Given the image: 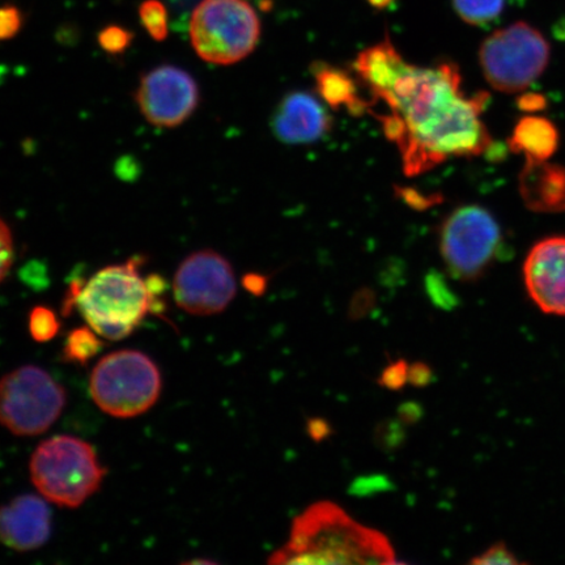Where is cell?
I'll list each match as a JSON object with an SVG mask.
<instances>
[{
	"label": "cell",
	"instance_id": "6da1fadb",
	"mask_svg": "<svg viewBox=\"0 0 565 565\" xmlns=\"http://www.w3.org/2000/svg\"><path fill=\"white\" fill-rule=\"evenodd\" d=\"M355 70L391 115L380 117L398 146L408 175L450 158H476L491 145L482 121L489 95L466 96L451 63L418 67L402 58L387 39L358 56Z\"/></svg>",
	"mask_w": 565,
	"mask_h": 565
},
{
	"label": "cell",
	"instance_id": "7a4b0ae2",
	"mask_svg": "<svg viewBox=\"0 0 565 565\" xmlns=\"http://www.w3.org/2000/svg\"><path fill=\"white\" fill-rule=\"evenodd\" d=\"M271 564H392L395 553L383 533L359 524L330 501L310 505L295 519L286 546Z\"/></svg>",
	"mask_w": 565,
	"mask_h": 565
},
{
	"label": "cell",
	"instance_id": "3957f363",
	"mask_svg": "<svg viewBox=\"0 0 565 565\" xmlns=\"http://www.w3.org/2000/svg\"><path fill=\"white\" fill-rule=\"evenodd\" d=\"M143 259L136 257L96 273L86 285H74V300L97 335L109 341L129 337L148 313H160L166 281L157 275L141 278Z\"/></svg>",
	"mask_w": 565,
	"mask_h": 565
},
{
	"label": "cell",
	"instance_id": "277c9868",
	"mask_svg": "<svg viewBox=\"0 0 565 565\" xmlns=\"http://www.w3.org/2000/svg\"><path fill=\"white\" fill-rule=\"evenodd\" d=\"M31 478L51 503L81 507L96 493L105 469L90 444L73 436H55L39 445L31 459Z\"/></svg>",
	"mask_w": 565,
	"mask_h": 565
},
{
	"label": "cell",
	"instance_id": "5b68a950",
	"mask_svg": "<svg viewBox=\"0 0 565 565\" xmlns=\"http://www.w3.org/2000/svg\"><path fill=\"white\" fill-rule=\"evenodd\" d=\"M162 387L158 365L143 352H111L92 371L89 391L98 408L119 419L136 418L157 404Z\"/></svg>",
	"mask_w": 565,
	"mask_h": 565
},
{
	"label": "cell",
	"instance_id": "8992f818",
	"mask_svg": "<svg viewBox=\"0 0 565 565\" xmlns=\"http://www.w3.org/2000/svg\"><path fill=\"white\" fill-rule=\"evenodd\" d=\"M260 23L245 0H202L190 19L194 51L212 65L237 63L258 45Z\"/></svg>",
	"mask_w": 565,
	"mask_h": 565
},
{
	"label": "cell",
	"instance_id": "52a82bcc",
	"mask_svg": "<svg viewBox=\"0 0 565 565\" xmlns=\"http://www.w3.org/2000/svg\"><path fill=\"white\" fill-rule=\"evenodd\" d=\"M66 392L39 366H21L0 380V424L18 436L46 433L66 407Z\"/></svg>",
	"mask_w": 565,
	"mask_h": 565
},
{
	"label": "cell",
	"instance_id": "ba28073f",
	"mask_svg": "<svg viewBox=\"0 0 565 565\" xmlns=\"http://www.w3.org/2000/svg\"><path fill=\"white\" fill-rule=\"evenodd\" d=\"M479 56L484 77L494 89L518 94L546 70L550 45L532 25L515 23L491 34Z\"/></svg>",
	"mask_w": 565,
	"mask_h": 565
},
{
	"label": "cell",
	"instance_id": "9c48e42d",
	"mask_svg": "<svg viewBox=\"0 0 565 565\" xmlns=\"http://www.w3.org/2000/svg\"><path fill=\"white\" fill-rule=\"evenodd\" d=\"M501 231L489 211L479 206L457 209L440 230V253L451 277L476 280L497 258Z\"/></svg>",
	"mask_w": 565,
	"mask_h": 565
},
{
	"label": "cell",
	"instance_id": "30bf717a",
	"mask_svg": "<svg viewBox=\"0 0 565 565\" xmlns=\"http://www.w3.org/2000/svg\"><path fill=\"white\" fill-rule=\"evenodd\" d=\"M235 295V273L228 260L214 250L193 253L174 275V300L190 315L221 313Z\"/></svg>",
	"mask_w": 565,
	"mask_h": 565
},
{
	"label": "cell",
	"instance_id": "8fae6325",
	"mask_svg": "<svg viewBox=\"0 0 565 565\" xmlns=\"http://www.w3.org/2000/svg\"><path fill=\"white\" fill-rule=\"evenodd\" d=\"M137 103L148 122L172 129L193 115L200 104V89L185 70L160 66L141 77Z\"/></svg>",
	"mask_w": 565,
	"mask_h": 565
},
{
	"label": "cell",
	"instance_id": "7c38bea8",
	"mask_svg": "<svg viewBox=\"0 0 565 565\" xmlns=\"http://www.w3.org/2000/svg\"><path fill=\"white\" fill-rule=\"evenodd\" d=\"M522 273L535 307L542 313L565 317V237H550L535 244Z\"/></svg>",
	"mask_w": 565,
	"mask_h": 565
},
{
	"label": "cell",
	"instance_id": "4fadbf2b",
	"mask_svg": "<svg viewBox=\"0 0 565 565\" xmlns=\"http://www.w3.org/2000/svg\"><path fill=\"white\" fill-rule=\"evenodd\" d=\"M52 534V512L45 500L23 494L0 507V542L17 551L44 546Z\"/></svg>",
	"mask_w": 565,
	"mask_h": 565
},
{
	"label": "cell",
	"instance_id": "5bb4252c",
	"mask_svg": "<svg viewBox=\"0 0 565 565\" xmlns=\"http://www.w3.org/2000/svg\"><path fill=\"white\" fill-rule=\"evenodd\" d=\"M330 127L327 109L306 92L288 95L273 119L275 136L288 145L312 143L322 138Z\"/></svg>",
	"mask_w": 565,
	"mask_h": 565
},
{
	"label": "cell",
	"instance_id": "9a60e30c",
	"mask_svg": "<svg viewBox=\"0 0 565 565\" xmlns=\"http://www.w3.org/2000/svg\"><path fill=\"white\" fill-rule=\"evenodd\" d=\"M522 200L536 212L565 211V167L526 160L520 177Z\"/></svg>",
	"mask_w": 565,
	"mask_h": 565
},
{
	"label": "cell",
	"instance_id": "2e32d148",
	"mask_svg": "<svg viewBox=\"0 0 565 565\" xmlns=\"http://www.w3.org/2000/svg\"><path fill=\"white\" fill-rule=\"evenodd\" d=\"M315 81L318 94L334 109L348 108L352 115H363L369 104L358 94L356 83L343 70L316 65Z\"/></svg>",
	"mask_w": 565,
	"mask_h": 565
},
{
	"label": "cell",
	"instance_id": "e0dca14e",
	"mask_svg": "<svg viewBox=\"0 0 565 565\" xmlns=\"http://www.w3.org/2000/svg\"><path fill=\"white\" fill-rule=\"evenodd\" d=\"M556 127L546 118L529 116L515 126L511 139L512 150L524 153L526 160L545 161L556 151Z\"/></svg>",
	"mask_w": 565,
	"mask_h": 565
},
{
	"label": "cell",
	"instance_id": "ac0fdd59",
	"mask_svg": "<svg viewBox=\"0 0 565 565\" xmlns=\"http://www.w3.org/2000/svg\"><path fill=\"white\" fill-rule=\"evenodd\" d=\"M103 342L92 329L81 328L71 331L63 356L67 362L87 364L103 349Z\"/></svg>",
	"mask_w": 565,
	"mask_h": 565
},
{
	"label": "cell",
	"instance_id": "d6986e66",
	"mask_svg": "<svg viewBox=\"0 0 565 565\" xmlns=\"http://www.w3.org/2000/svg\"><path fill=\"white\" fill-rule=\"evenodd\" d=\"M505 0H454L455 9L466 23L486 25L503 12Z\"/></svg>",
	"mask_w": 565,
	"mask_h": 565
},
{
	"label": "cell",
	"instance_id": "ffe728a7",
	"mask_svg": "<svg viewBox=\"0 0 565 565\" xmlns=\"http://www.w3.org/2000/svg\"><path fill=\"white\" fill-rule=\"evenodd\" d=\"M141 24L154 41L168 38V11L160 0H146L139 9Z\"/></svg>",
	"mask_w": 565,
	"mask_h": 565
},
{
	"label": "cell",
	"instance_id": "44dd1931",
	"mask_svg": "<svg viewBox=\"0 0 565 565\" xmlns=\"http://www.w3.org/2000/svg\"><path fill=\"white\" fill-rule=\"evenodd\" d=\"M30 331L34 341H51L60 331V322L51 309L35 307L30 316Z\"/></svg>",
	"mask_w": 565,
	"mask_h": 565
},
{
	"label": "cell",
	"instance_id": "7402d4cb",
	"mask_svg": "<svg viewBox=\"0 0 565 565\" xmlns=\"http://www.w3.org/2000/svg\"><path fill=\"white\" fill-rule=\"evenodd\" d=\"M475 565H520L522 562L504 542L493 543L484 553L470 561Z\"/></svg>",
	"mask_w": 565,
	"mask_h": 565
},
{
	"label": "cell",
	"instance_id": "603a6c76",
	"mask_svg": "<svg viewBox=\"0 0 565 565\" xmlns=\"http://www.w3.org/2000/svg\"><path fill=\"white\" fill-rule=\"evenodd\" d=\"M132 34L124 30L121 26L111 25L98 35V42L106 53L119 54L124 53L130 46Z\"/></svg>",
	"mask_w": 565,
	"mask_h": 565
},
{
	"label": "cell",
	"instance_id": "cb8c5ba5",
	"mask_svg": "<svg viewBox=\"0 0 565 565\" xmlns=\"http://www.w3.org/2000/svg\"><path fill=\"white\" fill-rule=\"evenodd\" d=\"M408 366L404 359L388 364L383 374H381L379 384L391 388V391H399V388L408 383Z\"/></svg>",
	"mask_w": 565,
	"mask_h": 565
},
{
	"label": "cell",
	"instance_id": "d4e9b609",
	"mask_svg": "<svg viewBox=\"0 0 565 565\" xmlns=\"http://www.w3.org/2000/svg\"><path fill=\"white\" fill-rule=\"evenodd\" d=\"M21 25H23V18L17 7H0V41L15 38Z\"/></svg>",
	"mask_w": 565,
	"mask_h": 565
},
{
	"label": "cell",
	"instance_id": "484cf974",
	"mask_svg": "<svg viewBox=\"0 0 565 565\" xmlns=\"http://www.w3.org/2000/svg\"><path fill=\"white\" fill-rule=\"evenodd\" d=\"M13 264V239L12 233L2 218H0V282H2L11 270Z\"/></svg>",
	"mask_w": 565,
	"mask_h": 565
},
{
	"label": "cell",
	"instance_id": "4316f807",
	"mask_svg": "<svg viewBox=\"0 0 565 565\" xmlns=\"http://www.w3.org/2000/svg\"><path fill=\"white\" fill-rule=\"evenodd\" d=\"M433 381V371L424 363H415L408 366V383L416 387H424Z\"/></svg>",
	"mask_w": 565,
	"mask_h": 565
},
{
	"label": "cell",
	"instance_id": "83f0119b",
	"mask_svg": "<svg viewBox=\"0 0 565 565\" xmlns=\"http://www.w3.org/2000/svg\"><path fill=\"white\" fill-rule=\"evenodd\" d=\"M266 286L267 280L265 277H260V275L250 274L244 278V287L254 295L264 294Z\"/></svg>",
	"mask_w": 565,
	"mask_h": 565
},
{
	"label": "cell",
	"instance_id": "f1b7e54d",
	"mask_svg": "<svg viewBox=\"0 0 565 565\" xmlns=\"http://www.w3.org/2000/svg\"><path fill=\"white\" fill-rule=\"evenodd\" d=\"M308 430L312 439L320 441L324 439L330 433V427L327 422L315 419L309 423Z\"/></svg>",
	"mask_w": 565,
	"mask_h": 565
},
{
	"label": "cell",
	"instance_id": "f546056e",
	"mask_svg": "<svg viewBox=\"0 0 565 565\" xmlns=\"http://www.w3.org/2000/svg\"><path fill=\"white\" fill-rule=\"evenodd\" d=\"M402 420L407 423H413L416 419H419V407L407 405L406 407L401 408Z\"/></svg>",
	"mask_w": 565,
	"mask_h": 565
}]
</instances>
